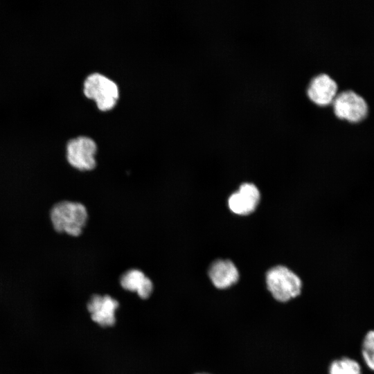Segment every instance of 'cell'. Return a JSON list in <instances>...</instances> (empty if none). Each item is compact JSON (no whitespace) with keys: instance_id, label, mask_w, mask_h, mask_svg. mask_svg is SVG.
Instances as JSON below:
<instances>
[{"instance_id":"obj_1","label":"cell","mask_w":374,"mask_h":374,"mask_svg":"<svg viewBox=\"0 0 374 374\" xmlns=\"http://www.w3.org/2000/svg\"><path fill=\"white\" fill-rule=\"evenodd\" d=\"M50 217L56 231L78 236L87 223L88 213L81 203L62 201L52 207Z\"/></svg>"},{"instance_id":"obj_2","label":"cell","mask_w":374,"mask_h":374,"mask_svg":"<svg viewBox=\"0 0 374 374\" xmlns=\"http://www.w3.org/2000/svg\"><path fill=\"white\" fill-rule=\"evenodd\" d=\"M266 283L273 297L280 302H286L299 296L302 286L299 277L281 265L272 267L267 272Z\"/></svg>"},{"instance_id":"obj_3","label":"cell","mask_w":374,"mask_h":374,"mask_svg":"<svg viewBox=\"0 0 374 374\" xmlns=\"http://www.w3.org/2000/svg\"><path fill=\"white\" fill-rule=\"evenodd\" d=\"M83 91L86 97L96 101L101 111L112 109L119 97L116 83L100 73H93L86 78Z\"/></svg>"},{"instance_id":"obj_4","label":"cell","mask_w":374,"mask_h":374,"mask_svg":"<svg viewBox=\"0 0 374 374\" xmlns=\"http://www.w3.org/2000/svg\"><path fill=\"white\" fill-rule=\"evenodd\" d=\"M96 143L91 138L78 136L67 143L66 159L71 166L79 170H91L96 166Z\"/></svg>"},{"instance_id":"obj_5","label":"cell","mask_w":374,"mask_h":374,"mask_svg":"<svg viewBox=\"0 0 374 374\" xmlns=\"http://www.w3.org/2000/svg\"><path fill=\"white\" fill-rule=\"evenodd\" d=\"M332 103L335 115L350 122L363 120L368 112L366 100L353 90H345L337 93Z\"/></svg>"},{"instance_id":"obj_6","label":"cell","mask_w":374,"mask_h":374,"mask_svg":"<svg viewBox=\"0 0 374 374\" xmlns=\"http://www.w3.org/2000/svg\"><path fill=\"white\" fill-rule=\"evenodd\" d=\"M337 82L328 73L314 75L307 87V95L315 104L327 105L332 103L337 94Z\"/></svg>"},{"instance_id":"obj_7","label":"cell","mask_w":374,"mask_h":374,"mask_svg":"<svg viewBox=\"0 0 374 374\" xmlns=\"http://www.w3.org/2000/svg\"><path fill=\"white\" fill-rule=\"evenodd\" d=\"M118 305V302L109 295L95 294L90 299L87 308L92 320L105 327L114 324L115 311Z\"/></svg>"},{"instance_id":"obj_8","label":"cell","mask_w":374,"mask_h":374,"mask_svg":"<svg viewBox=\"0 0 374 374\" xmlns=\"http://www.w3.org/2000/svg\"><path fill=\"white\" fill-rule=\"evenodd\" d=\"M260 200L257 187L250 183L242 184L239 190L229 197L228 204L230 210L238 215H248L253 212Z\"/></svg>"},{"instance_id":"obj_9","label":"cell","mask_w":374,"mask_h":374,"mask_svg":"<svg viewBox=\"0 0 374 374\" xmlns=\"http://www.w3.org/2000/svg\"><path fill=\"white\" fill-rule=\"evenodd\" d=\"M208 276L213 284L219 289H225L235 283L239 278L238 271L229 260H217L213 262Z\"/></svg>"},{"instance_id":"obj_10","label":"cell","mask_w":374,"mask_h":374,"mask_svg":"<svg viewBox=\"0 0 374 374\" xmlns=\"http://www.w3.org/2000/svg\"><path fill=\"white\" fill-rule=\"evenodd\" d=\"M120 283L124 289L136 292L142 299L148 298L153 290L151 280L143 271L136 269L125 272L121 277Z\"/></svg>"},{"instance_id":"obj_11","label":"cell","mask_w":374,"mask_h":374,"mask_svg":"<svg viewBox=\"0 0 374 374\" xmlns=\"http://www.w3.org/2000/svg\"><path fill=\"white\" fill-rule=\"evenodd\" d=\"M329 374H362V368L356 360L349 357H342L331 363Z\"/></svg>"},{"instance_id":"obj_12","label":"cell","mask_w":374,"mask_h":374,"mask_svg":"<svg viewBox=\"0 0 374 374\" xmlns=\"http://www.w3.org/2000/svg\"><path fill=\"white\" fill-rule=\"evenodd\" d=\"M362 355L366 366L374 371V330L366 332L363 339Z\"/></svg>"},{"instance_id":"obj_13","label":"cell","mask_w":374,"mask_h":374,"mask_svg":"<svg viewBox=\"0 0 374 374\" xmlns=\"http://www.w3.org/2000/svg\"><path fill=\"white\" fill-rule=\"evenodd\" d=\"M197 374H205V373H197Z\"/></svg>"}]
</instances>
